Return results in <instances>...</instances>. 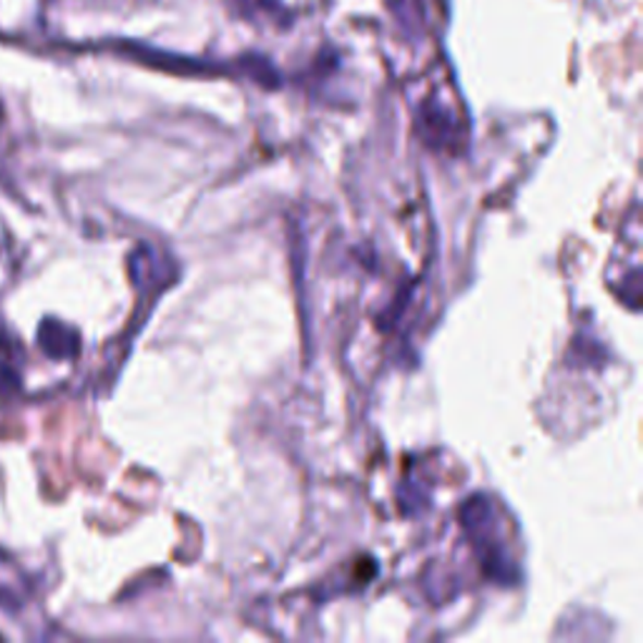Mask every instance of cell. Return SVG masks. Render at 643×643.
<instances>
[{"label":"cell","instance_id":"cell-3","mask_svg":"<svg viewBox=\"0 0 643 643\" xmlns=\"http://www.w3.org/2000/svg\"><path fill=\"white\" fill-rule=\"evenodd\" d=\"M21 387V374L15 372L8 362H0V389L11 393V389Z\"/></svg>","mask_w":643,"mask_h":643},{"label":"cell","instance_id":"cell-1","mask_svg":"<svg viewBox=\"0 0 643 643\" xmlns=\"http://www.w3.org/2000/svg\"><path fill=\"white\" fill-rule=\"evenodd\" d=\"M38 347L51 360H73L81 353L78 332L59 320H44L38 327Z\"/></svg>","mask_w":643,"mask_h":643},{"label":"cell","instance_id":"cell-2","mask_svg":"<svg viewBox=\"0 0 643 643\" xmlns=\"http://www.w3.org/2000/svg\"><path fill=\"white\" fill-rule=\"evenodd\" d=\"M422 128H425V136L430 138V144H435L441 141V138H447L453 134L455 121L450 119V113H447L443 106L425 103V109H422Z\"/></svg>","mask_w":643,"mask_h":643}]
</instances>
